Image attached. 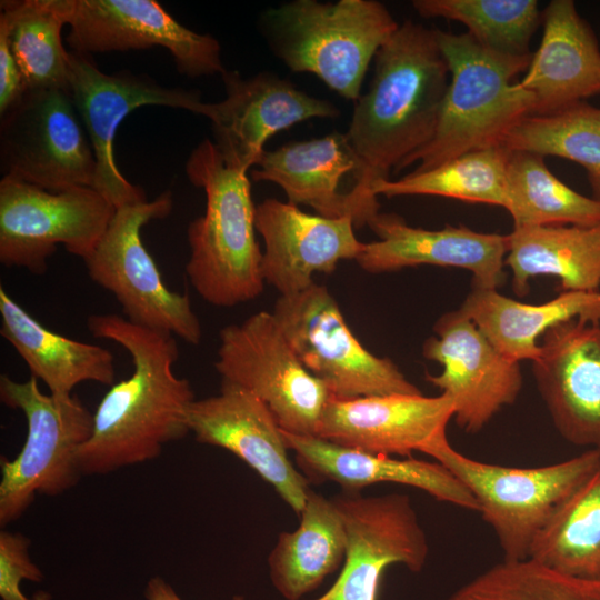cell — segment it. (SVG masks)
I'll return each mask as SVG.
<instances>
[{
	"instance_id": "6da1fadb",
	"label": "cell",
	"mask_w": 600,
	"mask_h": 600,
	"mask_svg": "<svg viewBox=\"0 0 600 600\" xmlns=\"http://www.w3.org/2000/svg\"><path fill=\"white\" fill-rule=\"evenodd\" d=\"M93 337L111 340L131 356L133 371L112 384L93 413L89 439L78 452L82 474H104L157 458L164 444L189 432L196 400L189 380L176 376L174 336L116 314H92Z\"/></svg>"
},
{
	"instance_id": "7a4b0ae2",
	"label": "cell",
	"mask_w": 600,
	"mask_h": 600,
	"mask_svg": "<svg viewBox=\"0 0 600 600\" xmlns=\"http://www.w3.org/2000/svg\"><path fill=\"white\" fill-rule=\"evenodd\" d=\"M374 59L371 86L356 101L344 134L360 163L350 191L379 209L373 184L431 140L450 73L434 28L411 20L399 24Z\"/></svg>"
},
{
	"instance_id": "3957f363",
	"label": "cell",
	"mask_w": 600,
	"mask_h": 600,
	"mask_svg": "<svg viewBox=\"0 0 600 600\" xmlns=\"http://www.w3.org/2000/svg\"><path fill=\"white\" fill-rule=\"evenodd\" d=\"M186 172L206 193L204 213L190 222L187 232L189 282L216 307L256 299L266 282L247 171L228 164L214 142L204 139L191 152Z\"/></svg>"
},
{
	"instance_id": "277c9868",
	"label": "cell",
	"mask_w": 600,
	"mask_h": 600,
	"mask_svg": "<svg viewBox=\"0 0 600 600\" xmlns=\"http://www.w3.org/2000/svg\"><path fill=\"white\" fill-rule=\"evenodd\" d=\"M451 80L431 140L397 170L414 162L413 172L430 170L474 150L502 146L508 133L533 114L531 93L512 80L527 71L531 57L490 51L467 32L454 34L434 28Z\"/></svg>"
},
{
	"instance_id": "5b68a950",
	"label": "cell",
	"mask_w": 600,
	"mask_h": 600,
	"mask_svg": "<svg viewBox=\"0 0 600 600\" xmlns=\"http://www.w3.org/2000/svg\"><path fill=\"white\" fill-rule=\"evenodd\" d=\"M272 48L294 72L357 101L368 67L399 23L374 0H296L264 14Z\"/></svg>"
},
{
	"instance_id": "8992f818",
	"label": "cell",
	"mask_w": 600,
	"mask_h": 600,
	"mask_svg": "<svg viewBox=\"0 0 600 600\" xmlns=\"http://www.w3.org/2000/svg\"><path fill=\"white\" fill-rule=\"evenodd\" d=\"M38 381L32 376L23 382L0 376L1 402L27 420L22 449L0 462L1 527L19 519L38 493L59 496L82 474L78 452L91 436L93 414L72 393H43Z\"/></svg>"
},
{
	"instance_id": "52a82bcc",
	"label": "cell",
	"mask_w": 600,
	"mask_h": 600,
	"mask_svg": "<svg viewBox=\"0 0 600 600\" xmlns=\"http://www.w3.org/2000/svg\"><path fill=\"white\" fill-rule=\"evenodd\" d=\"M428 456L448 469L476 498L483 519L496 532L506 561L528 559L532 542L559 506L600 463L588 449L563 462L512 468L473 460L446 439Z\"/></svg>"
},
{
	"instance_id": "ba28073f",
	"label": "cell",
	"mask_w": 600,
	"mask_h": 600,
	"mask_svg": "<svg viewBox=\"0 0 600 600\" xmlns=\"http://www.w3.org/2000/svg\"><path fill=\"white\" fill-rule=\"evenodd\" d=\"M172 208L170 191L117 208L100 242L83 261L92 281L113 294L126 319L199 344L202 328L189 297L167 287L141 239L142 228L164 219Z\"/></svg>"
},
{
	"instance_id": "9c48e42d",
	"label": "cell",
	"mask_w": 600,
	"mask_h": 600,
	"mask_svg": "<svg viewBox=\"0 0 600 600\" xmlns=\"http://www.w3.org/2000/svg\"><path fill=\"white\" fill-rule=\"evenodd\" d=\"M272 313L302 364L332 398L421 393L392 360L362 346L324 286L314 282L299 293L280 296Z\"/></svg>"
},
{
	"instance_id": "30bf717a",
	"label": "cell",
	"mask_w": 600,
	"mask_h": 600,
	"mask_svg": "<svg viewBox=\"0 0 600 600\" xmlns=\"http://www.w3.org/2000/svg\"><path fill=\"white\" fill-rule=\"evenodd\" d=\"M219 340L214 367L222 382L262 400L282 430L317 436L331 394L302 364L273 313L259 311L241 323L226 326Z\"/></svg>"
},
{
	"instance_id": "8fae6325",
	"label": "cell",
	"mask_w": 600,
	"mask_h": 600,
	"mask_svg": "<svg viewBox=\"0 0 600 600\" xmlns=\"http://www.w3.org/2000/svg\"><path fill=\"white\" fill-rule=\"evenodd\" d=\"M117 208L99 191L77 187L51 192L3 176L0 181V262L46 272L57 246L87 259Z\"/></svg>"
},
{
	"instance_id": "7c38bea8",
	"label": "cell",
	"mask_w": 600,
	"mask_h": 600,
	"mask_svg": "<svg viewBox=\"0 0 600 600\" xmlns=\"http://www.w3.org/2000/svg\"><path fill=\"white\" fill-rule=\"evenodd\" d=\"M0 159L3 176L51 192L94 187V152L63 90H28L1 117Z\"/></svg>"
},
{
	"instance_id": "4fadbf2b",
	"label": "cell",
	"mask_w": 600,
	"mask_h": 600,
	"mask_svg": "<svg viewBox=\"0 0 600 600\" xmlns=\"http://www.w3.org/2000/svg\"><path fill=\"white\" fill-rule=\"evenodd\" d=\"M69 93L89 136L97 162L94 187L116 208L146 201V193L130 183L114 160L113 141L123 119L142 106H164L201 114L198 92L166 88L148 76L107 74L88 54L69 51Z\"/></svg>"
},
{
	"instance_id": "5bb4252c",
	"label": "cell",
	"mask_w": 600,
	"mask_h": 600,
	"mask_svg": "<svg viewBox=\"0 0 600 600\" xmlns=\"http://www.w3.org/2000/svg\"><path fill=\"white\" fill-rule=\"evenodd\" d=\"M332 501L346 530V557L334 583L313 600H377L388 566L422 570L429 547L409 496L343 492Z\"/></svg>"
},
{
	"instance_id": "9a60e30c",
	"label": "cell",
	"mask_w": 600,
	"mask_h": 600,
	"mask_svg": "<svg viewBox=\"0 0 600 600\" xmlns=\"http://www.w3.org/2000/svg\"><path fill=\"white\" fill-rule=\"evenodd\" d=\"M67 43L71 51L141 50L163 47L188 77L223 74L221 47L211 34L197 33L152 0H68Z\"/></svg>"
},
{
	"instance_id": "2e32d148",
	"label": "cell",
	"mask_w": 600,
	"mask_h": 600,
	"mask_svg": "<svg viewBox=\"0 0 600 600\" xmlns=\"http://www.w3.org/2000/svg\"><path fill=\"white\" fill-rule=\"evenodd\" d=\"M436 336L422 344V354L442 367L426 380L454 401V420L466 432L480 431L522 387L520 363L501 354L478 327L458 309L434 323Z\"/></svg>"
},
{
	"instance_id": "e0dca14e",
	"label": "cell",
	"mask_w": 600,
	"mask_h": 600,
	"mask_svg": "<svg viewBox=\"0 0 600 600\" xmlns=\"http://www.w3.org/2000/svg\"><path fill=\"white\" fill-rule=\"evenodd\" d=\"M188 422L198 442L237 456L300 514L310 491L309 480L290 461L282 429L262 400L222 382L218 394L192 402Z\"/></svg>"
},
{
	"instance_id": "ac0fdd59",
	"label": "cell",
	"mask_w": 600,
	"mask_h": 600,
	"mask_svg": "<svg viewBox=\"0 0 600 600\" xmlns=\"http://www.w3.org/2000/svg\"><path fill=\"white\" fill-rule=\"evenodd\" d=\"M221 77L227 97L204 102L201 116L211 121L213 142L226 162L243 171L258 164L274 133L312 118L339 114L329 101L269 72L243 79L237 71H226Z\"/></svg>"
},
{
	"instance_id": "d6986e66",
	"label": "cell",
	"mask_w": 600,
	"mask_h": 600,
	"mask_svg": "<svg viewBox=\"0 0 600 600\" xmlns=\"http://www.w3.org/2000/svg\"><path fill=\"white\" fill-rule=\"evenodd\" d=\"M454 401L446 393L330 398L317 437L373 454L428 452L447 438Z\"/></svg>"
},
{
	"instance_id": "ffe728a7",
	"label": "cell",
	"mask_w": 600,
	"mask_h": 600,
	"mask_svg": "<svg viewBox=\"0 0 600 600\" xmlns=\"http://www.w3.org/2000/svg\"><path fill=\"white\" fill-rule=\"evenodd\" d=\"M540 344L532 373L556 429L570 443L600 451V322H562Z\"/></svg>"
},
{
	"instance_id": "44dd1931",
	"label": "cell",
	"mask_w": 600,
	"mask_h": 600,
	"mask_svg": "<svg viewBox=\"0 0 600 600\" xmlns=\"http://www.w3.org/2000/svg\"><path fill=\"white\" fill-rule=\"evenodd\" d=\"M254 224L264 241L263 280L280 296L306 290L314 283V273L333 272L341 260H357L364 248L351 218L306 213L277 199L256 206Z\"/></svg>"
},
{
	"instance_id": "7402d4cb",
	"label": "cell",
	"mask_w": 600,
	"mask_h": 600,
	"mask_svg": "<svg viewBox=\"0 0 600 600\" xmlns=\"http://www.w3.org/2000/svg\"><path fill=\"white\" fill-rule=\"evenodd\" d=\"M367 226L379 240L364 243L356 261L369 273L430 264L468 270L477 288L498 289L504 281L508 234L478 232L463 224L428 230L380 212Z\"/></svg>"
},
{
	"instance_id": "603a6c76",
	"label": "cell",
	"mask_w": 600,
	"mask_h": 600,
	"mask_svg": "<svg viewBox=\"0 0 600 600\" xmlns=\"http://www.w3.org/2000/svg\"><path fill=\"white\" fill-rule=\"evenodd\" d=\"M543 32L518 86L532 94L533 114H547L600 96V48L572 0L542 11Z\"/></svg>"
},
{
	"instance_id": "cb8c5ba5",
	"label": "cell",
	"mask_w": 600,
	"mask_h": 600,
	"mask_svg": "<svg viewBox=\"0 0 600 600\" xmlns=\"http://www.w3.org/2000/svg\"><path fill=\"white\" fill-rule=\"evenodd\" d=\"M252 170L253 181H269L284 191L288 202L309 206L327 218H351L359 228L379 213L351 191L341 193V178L360 169L346 134H331L264 150Z\"/></svg>"
},
{
	"instance_id": "d4e9b609",
	"label": "cell",
	"mask_w": 600,
	"mask_h": 600,
	"mask_svg": "<svg viewBox=\"0 0 600 600\" xmlns=\"http://www.w3.org/2000/svg\"><path fill=\"white\" fill-rule=\"evenodd\" d=\"M289 450L308 480L338 483L343 492H360L381 482L420 489L434 499L479 511L472 493L442 464L417 459L373 454L324 440L282 430Z\"/></svg>"
},
{
	"instance_id": "484cf974",
	"label": "cell",
	"mask_w": 600,
	"mask_h": 600,
	"mask_svg": "<svg viewBox=\"0 0 600 600\" xmlns=\"http://www.w3.org/2000/svg\"><path fill=\"white\" fill-rule=\"evenodd\" d=\"M458 310L506 358L533 362L541 353L538 340L549 329L576 319L600 322V291H561L553 299L531 304L497 289L472 287Z\"/></svg>"
},
{
	"instance_id": "4316f807",
	"label": "cell",
	"mask_w": 600,
	"mask_h": 600,
	"mask_svg": "<svg viewBox=\"0 0 600 600\" xmlns=\"http://www.w3.org/2000/svg\"><path fill=\"white\" fill-rule=\"evenodd\" d=\"M0 334L52 394H71L82 382L113 384V354L106 348L47 329L0 287Z\"/></svg>"
},
{
	"instance_id": "83f0119b",
	"label": "cell",
	"mask_w": 600,
	"mask_h": 600,
	"mask_svg": "<svg viewBox=\"0 0 600 600\" xmlns=\"http://www.w3.org/2000/svg\"><path fill=\"white\" fill-rule=\"evenodd\" d=\"M506 267L520 297L538 276L557 277L560 292L600 291V222L513 228L508 234Z\"/></svg>"
},
{
	"instance_id": "f1b7e54d",
	"label": "cell",
	"mask_w": 600,
	"mask_h": 600,
	"mask_svg": "<svg viewBox=\"0 0 600 600\" xmlns=\"http://www.w3.org/2000/svg\"><path fill=\"white\" fill-rule=\"evenodd\" d=\"M293 531L279 533L269 557L273 587L287 600L317 589L344 561L347 537L332 499L310 489Z\"/></svg>"
},
{
	"instance_id": "f546056e",
	"label": "cell",
	"mask_w": 600,
	"mask_h": 600,
	"mask_svg": "<svg viewBox=\"0 0 600 600\" xmlns=\"http://www.w3.org/2000/svg\"><path fill=\"white\" fill-rule=\"evenodd\" d=\"M0 8V28L7 32L27 89L69 92V51L61 38L68 24V0H4Z\"/></svg>"
},
{
	"instance_id": "4dcf8cb0",
	"label": "cell",
	"mask_w": 600,
	"mask_h": 600,
	"mask_svg": "<svg viewBox=\"0 0 600 600\" xmlns=\"http://www.w3.org/2000/svg\"><path fill=\"white\" fill-rule=\"evenodd\" d=\"M528 559L567 576L600 581V463L554 511Z\"/></svg>"
},
{
	"instance_id": "1f68e13d",
	"label": "cell",
	"mask_w": 600,
	"mask_h": 600,
	"mask_svg": "<svg viewBox=\"0 0 600 600\" xmlns=\"http://www.w3.org/2000/svg\"><path fill=\"white\" fill-rule=\"evenodd\" d=\"M504 209L513 228L600 222V201L558 179L543 157L524 151L509 150Z\"/></svg>"
},
{
	"instance_id": "d6a6232c",
	"label": "cell",
	"mask_w": 600,
	"mask_h": 600,
	"mask_svg": "<svg viewBox=\"0 0 600 600\" xmlns=\"http://www.w3.org/2000/svg\"><path fill=\"white\" fill-rule=\"evenodd\" d=\"M508 157L503 146L474 150L427 171H412L394 181L380 180L372 193L388 198L437 196L504 209Z\"/></svg>"
},
{
	"instance_id": "836d02e7",
	"label": "cell",
	"mask_w": 600,
	"mask_h": 600,
	"mask_svg": "<svg viewBox=\"0 0 600 600\" xmlns=\"http://www.w3.org/2000/svg\"><path fill=\"white\" fill-rule=\"evenodd\" d=\"M502 146L580 164L587 172L592 198L600 201V108L580 101L551 113L527 116Z\"/></svg>"
},
{
	"instance_id": "e575fe53",
	"label": "cell",
	"mask_w": 600,
	"mask_h": 600,
	"mask_svg": "<svg viewBox=\"0 0 600 600\" xmlns=\"http://www.w3.org/2000/svg\"><path fill=\"white\" fill-rule=\"evenodd\" d=\"M423 18L462 23L483 48L510 57H530V40L542 23L536 0H414Z\"/></svg>"
},
{
	"instance_id": "d590c367",
	"label": "cell",
	"mask_w": 600,
	"mask_h": 600,
	"mask_svg": "<svg viewBox=\"0 0 600 600\" xmlns=\"http://www.w3.org/2000/svg\"><path fill=\"white\" fill-rule=\"evenodd\" d=\"M448 600H600V581L567 576L531 559L504 560Z\"/></svg>"
},
{
	"instance_id": "8d00e7d4",
	"label": "cell",
	"mask_w": 600,
	"mask_h": 600,
	"mask_svg": "<svg viewBox=\"0 0 600 600\" xmlns=\"http://www.w3.org/2000/svg\"><path fill=\"white\" fill-rule=\"evenodd\" d=\"M31 541L20 532H0V598L1 600H31L21 591L24 580H43L41 569L31 560Z\"/></svg>"
},
{
	"instance_id": "74e56055",
	"label": "cell",
	"mask_w": 600,
	"mask_h": 600,
	"mask_svg": "<svg viewBox=\"0 0 600 600\" xmlns=\"http://www.w3.org/2000/svg\"><path fill=\"white\" fill-rule=\"evenodd\" d=\"M27 91L7 32L0 28V117L4 116Z\"/></svg>"
},
{
	"instance_id": "f35d334b",
	"label": "cell",
	"mask_w": 600,
	"mask_h": 600,
	"mask_svg": "<svg viewBox=\"0 0 600 600\" xmlns=\"http://www.w3.org/2000/svg\"><path fill=\"white\" fill-rule=\"evenodd\" d=\"M144 598L147 600H181L176 590L159 576L148 580Z\"/></svg>"
},
{
	"instance_id": "ab89813d",
	"label": "cell",
	"mask_w": 600,
	"mask_h": 600,
	"mask_svg": "<svg viewBox=\"0 0 600 600\" xmlns=\"http://www.w3.org/2000/svg\"><path fill=\"white\" fill-rule=\"evenodd\" d=\"M31 600H52V596L48 591L39 590L31 596Z\"/></svg>"
},
{
	"instance_id": "60d3db41",
	"label": "cell",
	"mask_w": 600,
	"mask_h": 600,
	"mask_svg": "<svg viewBox=\"0 0 600 600\" xmlns=\"http://www.w3.org/2000/svg\"><path fill=\"white\" fill-rule=\"evenodd\" d=\"M232 600H246V599L243 597H241V596H234L232 598Z\"/></svg>"
}]
</instances>
